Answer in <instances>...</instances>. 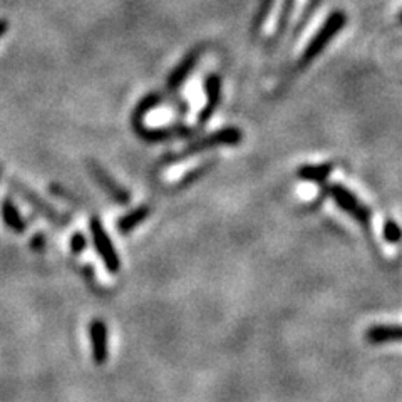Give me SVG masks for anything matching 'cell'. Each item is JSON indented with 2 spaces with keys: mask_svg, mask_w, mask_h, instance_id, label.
<instances>
[{
  "mask_svg": "<svg viewBox=\"0 0 402 402\" xmlns=\"http://www.w3.org/2000/svg\"><path fill=\"white\" fill-rule=\"evenodd\" d=\"M89 230H91L94 248H96L97 255H99L102 263H104L106 270L109 273H118L119 268H121V260H119L114 243L111 240L109 233L106 232L104 225L101 223L99 218L92 216L89 220Z\"/></svg>",
  "mask_w": 402,
  "mask_h": 402,
  "instance_id": "cell-3",
  "label": "cell"
},
{
  "mask_svg": "<svg viewBox=\"0 0 402 402\" xmlns=\"http://www.w3.org/2000/svg\"><path fill=\"white\" fill-rule=\"evenodd\" d=\"M345 20H347L345 19V14L340 11L332 12V14L327 17V20H325L322 27H320L317 34L312 37L309 46H307L305 50H303V54L300 57V67L309 66L315 57H319V55L324 53L325 47L331 44V41L333 39V37H335L337 34L344 29Z\"/></svg>",
  "mask_w": 402,
  "mask_h": 402,
  "instance_id": "cell-1",
  "label": "cell"
},
{
  "mask_svg": "<svg viewBox=\"0 0 402 402\" xmlns=\"http://www.w3.org/2000/svg\"><path fill=\"white\" fill-rule=\"evenodd\" d=\"M88 169H89V173H91V176L97 181V185H99L102 190L108 193L111 200L116 201L118 205L130 203V200H131L130 193H127V191L124 190L121 185H118V183L114 181L113 178H111V174L104 168H102V166L97 165L96 161H89Z\"/></svg>",
  "mask_w": 402,
  "mask_h": 402,
  "instance_id": "cell-7",
  "label": "cell"
},
{
  "mask_svg": "<svg viewBox=\"0 0 402 402\" xmlns=\"http://www.w3.org/2000/svg\"><path fill=\"white\" fill-rule=\"evenodd\" d=\"M149 213H151V209H149L148 207H138V208L132 209V212L126 213V215L121 216L116 221L118 232L121 235L131 233L132 230L138 228V226L143 223L144 220H146V218L149 216Z\"/></svg>",
  "mask_w": 402,
  "mask_h": 402,
  "instance_id": "cell-12",
  "label": "cell"
},
{
  "mask_svg": "<svg viewBox=\"0 0 402 402\" xmlns=\"http://www.w3.org/2000/svg\"><path fill=\"white\" fill-rule=\"evenodd\" d=\"M7 31H8V20L0 19V39H2V37L6 36Z\"/></svg>",
  "mask_w": 402,
  "mask_h": 402,
  "instance_id": "cell-18",
  "label": "cell"
},
{
  "mask_svg": "<svg viewBox=\"0 0 402 402\" xmlns=\"http://www.w3.org/2000/svg\"><path fill=\"white\" fill-rule=\"evenodd\" d=\"M205 91H207V106H205V109L200 114V124H207L208 119L215 113L218 102H220L221 79L216 74L208 76L207 83H205Z\"/></svg>",
  "mask_w": 402,
  "mask_h": 402,
  "instance_id": "cell-8",
  "label": "cell"
},
{
  "mask_svg": "<svg viewBox=\"0 0 402 402\" xmlns=\"http://www.w3.org/2000/svg\"><path fill=\"white\" fill-rule=\"evenodd\" d=\"M196 61H198V53H190V54H188L186 57L183 59V61L179 62L176 67H174V71L169 74L168 89H171V91H174V89H178L179 85L185 83L188 76L191 74V71L195 69Z\"/></svg>",
  "mask_w": 402,
  "mask_h": 402,
  "instance_id": "cell-11",
  "label": "cell"
},
{
  "mask_svg": "<svg viewBox=\"0 0 402 402\" xmlns=\"http://www.w3.org/2000/svg\"><path fill=\"white\" fill-rule=\"evenodd\" d=\"M89 344H91L92 361L97 366L108 362L109 359V331L102 319H92L89 324Z\"/></svg>",
  "mask_w": 402,
  "mask_h": 402,
  "instance_id": "cell-5",
  "label": "cell"
},
{
  "mask_svg": "<svg viewBox=\"0 0 402 402\" xmlns=\"http://www.w3.org/2000/svg\"><path fill=\"white\" fill-rule=\"evenodd\" d=\"M399 19H401V22H402V12H401V15H399Z\"/></svg>",
  "mask_w": 402,
  "mask_h": 402,
  "instance_id": "cell-20",
  "label": "cell"
},
{
  "mask_svg": "<svg viewBox=\"0 0 402 402\" xmlns=\"http://www.w3.org/2000/svg\"><path fill=\"white\" fill-rule=\"evenodd\" d=\"M332 165L325 162V165H305L298 169V176L305 181H315L322 183L328 178V174L332 173Z\"/></svg>",
  "mask_w": 402,
  "mask_h": 402,
  "instance_id": "cell-13",
  "label": "cell"
},
{
  "mask_svg": "<svg viewBox=\"0 0 402 402\" xmlns=\"http://www.w3.org/2000/svg\"><path fill=\"white\" fill-rule=\"evenodd\" d=\"M0 215H2L4 223L12 233H24L27 230V223L20 215L19 208L15 207V203L11 198H4L2 203H0Z\"/></svg>",
  "mask_w": 402,
  "mask_h": 402,
  "instance_id": "cell-9",
  "label": "cell"
},
{
  "mask_svg": "<svg viewBox=\"0 0 402 402\" xmlns=\"http://www.w3.org/2000/svg\"><path fill=\"white\" fill-rule=\"evenodd\" d=\"M331 195L333 201L339 205L340 209H344L345 213H349L354 220H357L359 223L366 225L370 218V212L366 205H361V201L356 198V195L350 193L349 190H345L344 186L335 185L331 188Z\"/></svg>",
  "mask_w": 402,
  "mask_h": 402,
  "instance_id": "cell-6",
  "label": "cell"
},
{
  "mask_svg": "<svg viewBox=\"0 0 402 402\" xmlns=\"http://www.w3.org/2000/svg\"><path fill=\"white\" fill-rule=\"evenodd\" d=\"M2 174H4V166L0 165V179H2Z\"/></svg>",
  "mask_w": 402,
  "mask_h": 402,
  "instance_id": "cell-19",
  "label": "cell"
},
{
  "mask_svg": "<svg viewBox=\"0 0 402 402\" xmlns=\"http://www.w3.org/2000/svg\"><path fill=\"white\" fill-rule=\"evenodd\" d=\"M384 238H386V242L389 243H399L402 238L401 226L397 225L396 221L387 220L386 223H384Z\"/></svg>",
  "mask_w": 402,
  "mask_h": 402,
  "instance_id": "cell-14",
  "label": "cell"
},
{
  "mask_svg": "<svg viewBox=\"0 0 402 402\" xmlns=\"http://www.w3.org/2000/svg\"><path fill=\"white\" fill-rule=\"evenodd\" d=\"M270 6H272V0H265V2H263V7L260 8V15H258V19H256V25L262 24V20L265 19V15H267V11H270Z\"/></svg>",
  "mask_w": 402,
  "mask_h": 402,
  "instance_id": "cell-17",
  "label": "cell"
},
{
  "mask_svg": "<svg viewBox=\"0 0 402 402\" xmlns=\"http://www.w3.org/2000/svg\"><path fill=\"white\" fill-rule=\"evenodd\" d=\"M240 141H242V132L238 131L237 127H225V130L213 132V134L207 136V138H201L200 141H196V143L190 144V146L183 149L181 153L171 156V160L181 161L188 156L196 155V153L207 151V149H212L215 146H221V144H237V143H240Z\"/></svg>",
  "mask_w": 402,
  "mask_h": 402,
  "instance_id": "cell-4",
  "label": "cell"
},
{
  "mask_svg": "<svg viewBox=\"0 0 402 402\" xmlns=\"http://www.w3.org/2000/svg\"><path fill=\"white\" fill-rule=\"evenodd\" d=\"M69 247H71V251L74 255H79V254H83V251L85 250V247H88V240H85V237L83 233H74L71 237V243H69Z\"/></svg>",
  "mask_w": 402,
  "mask_h": 402,
  "instance_id": "cell-15",
  "label": "cell"
},
{
  "mask_svg": "<svg viewBox=\"0 0 402 402\" xmlns=\"http://www.w3.org/2000/svg\"><path fill=\"white\" fill-rule=\"evenodd\" d=\"M44 247H46V235L44 233L34 235L32 240H31V248H32V250L41 251Z\"/></svg>",
  "mask_w": 402,
  "mask_h": 402,
  "instance_id": "cell-16",
  "label": "cell"
},
{
  "mask_svg": "<svg viewBox=\"0 0 402 402\" xmlns=\"http://www.w3.org/2000/svg\"><path fill=\"white\" fill-rule=\"evenodd\" d=\"M8 186H11V190L15 191V193L34 209V212L39 213L41 216H44L47 221L59 226L69 223V216H66L64 213L59 212V209H55L53 205L47 203L44 198H41L36 191H32L31 188L25 186L22 181H19V179L15 178H8Z\"/></svg>",
  "mask_w": 402,
  "mask_h": 402,
  "instance_id": "cell-2",
  "label": "cell"
},
{
  "mask_svg": "<svg viewBox=\"0 0 402 402\" xmlns=\"http://www.w3.org/2000/svg\"><path fill=\"white\" fill-rule=\"evenodd\" d=\"M370 344H387L402 340V325H374L366 333Z\"/></svg>",
  "mask_w": 402,
  "mask_h": 402,
  "instance_id": "cell-10",
  "label": "cell"
}]
</instances>
